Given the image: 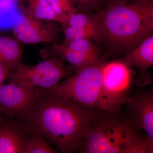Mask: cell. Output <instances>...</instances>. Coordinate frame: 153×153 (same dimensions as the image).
Returning a JSON list of instances; mask_svg holds the SVG:
<instances>
[{
	"label": "cell",
	"mask_w": 153,
	"mask_h": 153,
	"mask_svg": "<svg viewBox=\"0 0 153 153\" xmlns=\"http://www.w3.org/2000/svg\"><path fill=\"white\" fill-rule=\"evenodd\" d=\"M103 0H84L85 13L91 14L93 11L95 13L101 9L100 6Z\"/></svg>",
	"instance_id": "19"
},
{
	"label": "cell",
	"mask_w": 153,
	"mask_h": 153,
	"mask_svg": "<svg viewBox=\"0 0 153 153\" xmlns=\"http://www.w3.org/2000/svg\"><path fill=\"white\" fill-rule=\"evenodd\" d=\"M107 54L96 62L75 68V73L49 89L44 94L60 96L89 107L95 108L100 94L102 67Z\"/></svg>",
	"instance_id": "4"
},
{
	"label": "cell",
	"mask_w": 153,
	"mask_h": 153,
	"mask_svg": "<svg viewBox=\"0 0 153 153\" xmlns=\"http://www.w3.org/2000/svg\"><path fill=\"white\" fill-rule=\"evenodd\" d=\"M77 150L82 153H152L153 145L130 116L99 110Z\"/></svg>",
	"instance_id": "3"
},
{
	"label": "cell",
	"mask_w": 153,
	"mask_h": 153,
	"mask_svg": "<svg viewBox=\"0 0 153 153\" xmlns=\"http://www.w3.org/2000/svg\"><path fill=\"white\" fill-rule=\"evenodd\" d=\"M3 114L1 112V111H0V123L2 121L3 118H4L3 117Z\"/></svg>",
	"instance_id": "24"
},
{
	"label": "cell",
	"mask_w": 153,
	"mask_h": 153,
	"mask_svg": "<svg viewBox=\"0 0 153 153\" xmlns=\"http://www.w3.org/2000/svg\"><path fill=\"white\" fill-rule=\"evenodd\" d=\"M73 69L66 66L60 57H51L33 66L21 64L10 71L9 82L47 89L73 74Z\"/></svg>",
	"instance_id": "6"
},
{
	"label": "cell",
	"mask_w": 153,
	"mask_h": 153,
	"mask_svg": "<svg viewBox=\"0 0 153 153\" xmlns=\"http://www.w3.org/2000/svg\"><path fill=\"white\" fill-rule=\"evenodd\" d=\"M59 20L64 25L72 14L79 12L71 0H47Z\"/></svg>",
	"instance_id": "16"
},
{
	"label": "cell",
	"mask_w": 153,
	"mask_h": 153,
	"mask_svg": "<svg viewBox=\"0 0 153 153\" xmlns=\"http://www.w3.org/2000/svg\"><path fill=\"white\" fill-rule=\"evenodd\" d=\"M133 73L131 67L122 60L105 62L102 70L100 94L96 108L118 114L131 94Z\"/></svg>",
	"instance_id": "5"
},
{
	"label": "cell",
	"mask_w": 153,
	"mask_h": 153,
	"mask_svg": "<svg viewBox=\"0 0 153 153\" xmlns=\"http://www.w3.org/2000/svg\"><path fill=\"white\" fill-rule=\"evenodd\" d=\"M33 17L29 13L21 14L12 27L14 36L25 44L52 42L58 34V28L54 22H45Z\"/></svg>",
	"instance_id": "8"
},
{
	"label": "cell",
	"mask_w": 153,
	"mask_h": 153,
	"mask_svg": "<svg viewBox=\"0 0 153 153\" xmlns=\"http://www.w3.org/2000/svg\"><path fill=\"white\" fill-rule=\"evenodd\" d=\"M18 5V0H0V8L16 7Z\"/></svg>",
	"instance_id": "21"
},
{
	"label": "cell",
	"mask_w": 153,
	"mask_h": 153,
	"mask_svg": "<svg viewBox=\"0 0 153 153\" xmlns=\"http://www.w3.org/2000/svg\"><path fill=\"white\" fill-rule=\"evenodd\" d=\"M126 104L130 116L153 145V91H140L131 94Z\"/></svg>",
	"instance_id": "9"
},
{
	"label": "cell",
	"mask_w": 153,
	"mask_h": 153,
	"mask_svg": "<svg viewBox=\"0 0 153 153\" xmlns=\"http://www.w3.org/2000/svg\"><path fill=\"white\" fill-rule=\"evenodd\" d=\"M18 8L13 10L0 12V28L9 29L13 27L20 16Z\"/></svg>",
	"instance_id": "18"
},
{
	"label": "cell",
	"mask_w": 153,
	"mask_h": 153,
	"mask_svg": "<svg viewBox=\"0 0 153 153\" xmlns=\"http://www.w3.org/2000/svg\"><path fill=\"white\" fill-rule=\"evenodd\" d=\"M28 13L36 19L47 22H57L59 20L47 0H28Z\"/></svg>",
	"instance_id": "14"
},
{
	"label": "cell",
	"mask_w": 153,
	"mask_h": 153,
	"mask_svg": "<svg viewBox=\"0 0 153 153\" xmlns=\"http://www.w3.org/2000/svg\"><path fill=\"white\" fill-rule=\"evenodd\" d=\"M64 40L88 39L102 42V36L100 29L98 28H74L63 26Z\"/></svg>",
	"instance_id": "15"
},
{
	"label": "cell",
	"mask_w": 153,
	"mask_h": 153,
	"mask_svg": "<svg viewBox=\"0 0 153 153\" xmlns=\"http://www.w3.org/2000/svg\"><path fill=\"white\" fill-rule=\"evenodd\" d=\"M121 60L130 67L135 66L138 69L139 73L135 81L136 85L143 87L151 84L152 76L148 70L153 65V35L127 53Z\"/></svg>",
	"instance_id": "11"
},
{
	"label": "cell",
	"mask_w": 153,
	"mask_h": 153,
	"mask_svg": "<svg viewBox=\"0 0 153 153\" xmlns=\"http://www.w3.org/2000/svg\"><path fill=\"white\" fill-rule=\"evenodd\" d=\"M131 0H103V3L105 4V6L112 5L123 4Z\"/></svg>",
	"instance_id": "23"
},
{
	"label": "cell",
	"mask_w": 153,
	"mask_h": 153,
	"mask_svg": "<svg viewBox=\"0 0 153 153\" xmlns=\"http://www.w3.org/2000/svg\"><path fill=\"white\" fill-rule=\"evenodd\" d=\"M31 130L28 134L24 145L23 153L56 152V151L48 144L44 137L41 134L31 127Z\"/></svg>",
	"instance_id": "13"
},
{
	"label": "cell",
	"mask_w": 153,
	"mask_h": 153,
	"mask_svg": "<svg viewBox=\"0 0 153 153\" xmlns=\"http://www.w3.org/2000/svg\"><path fill=\"white\" fill-rule=\"evenodd\" d=\"M11 69L9 64L0 61V86L2 85L5 79H7Z\"/></svg>",
	"instance_id": "20"
},
{
	"label": "cell",
	"mask_w": 153,
	"mask_h": 153,
	"mask_svg": "<svg viewBox=\"0 0 153 153\" xmlns=\"http://www.w3.org/2000/svg\"><path fill=\"white\" fill-rule=\"evenodd\" d=\"M3 118L0 123V153H23L31 127L24 120Z\"/></svg>",
	"instance_id": "10"
},
{
	"label": "cell",
	"mask_w": 153,
	"mask_h": 153,
	"mask_svg": "<svg viewBox=\"0 0 153 153\" xmlns=\"http://www.w3.org/2000/svg\"><path fill=\"white\" fill-rule=\"evenodd\" d=\"M93 14L109 55L127 54L153 35V0L105 6Z\"/></svg>",
	"instance_id": "2"
},
{
	"label": "cell",
	"mask_w": 153,
	"mask_h": 153,
	"mask_svg": "<svg viewBox=\"0 0 153 153\" xmlns=\"http://www.w3.org/2000/svg\"><path fill=\"white\" fill-rule=\"evenodd\" d=\"M79 12L85 13L84 0H71Z\"/></svg>",
	"instance_id": "22"
},
{
	"label": "cell",
	"mask_w": 153,
	"mask_h": 153,
	"mask_svg": "<svg viewBox=\"0 0 153 153\" xmlns=\"http://www.w3.org/2000/svg\"><path fill=\"white\" fill-rule=\"evenodd\" d=\"M63 26L74 28H98V23L93 14H86L76 12L71 15Z\"/></svg>",
	"instance_id": "17"
},
{
	"label": "cell",
	"mask_w": 153,
	"mask_h": 153,
	"mask_svg": "<svg viewBox=\"0 0 153 153\" xmlns=\"http://www.w3.org/2000/svg\"><path fill=\"white\" fill-rule=\"evenodd\" d=\"M42 88L15 84L0 86V111L8 117L22 120L42 96Z\"/></svg>",
	"instance_id": "7"
},
{
	"label": "cell",
	"mask_w": 153,
	"mask_h": 153,
	"mask_svg": "<svg viewBox=\"0 0 153 153\" xmlns=\"http://www.w3.org/2000/svg\"><path fill=\"white\" fill-rule=\"evenodd\" d=\"M99 110L60 96L43 94L22 120L63 153L77 150Z\"/></svg>",
	"instance_id": "1"
},
{
	"label": "cell",
	"mask_w": 153,
	"mask_h": 153,
	"mask_svg": "<svg viewBox=\"0 0 153 153\" xmlns=\"http://www.w3.org/2000/svg\"><path fill=\"white\" fill-rule=\"evenodd\" d=\"M22 53V48L16 40L0 35V61L8 63L13 70L21 64Z\"/></svg>",
	"instance_id": "12"
}]
</instances>
